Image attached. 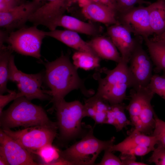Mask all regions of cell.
Listing matches in <instances>:
<instances>
[{
    "label": "cell",
    "instance_id": "6da1fadb",
    "mask_svg": "<svg viewBox=\"0 0 165 165\" xmlns=\"http://www.w3.org/2000/svg\"><path fill=\"white\" fill-rule=\"evenodd\" d=\"M45 65L44 80L50 89L48 94L53 105L74 90L79 89L88 97L94 94L93 90L86 88L84 80L78 75V69L72 63L68 55L62 54L55 60L45 63Z\"/></svg>",
    "mask_w": 165,
    "mask_h": 165
},
{
    "label": "cell",
    "instance_id": "7a4b0ae2",
    "mask_svg": "<svg viewBox=\"0 0 165 165\" xmlns=\"http://www.w3.org/2000/svg\"><path fill=\"white\" fill-rule=\"evenodd\" d=\"M2 129L19 127L25 128L38 125L58 127L50 119L41 106L32 103L24 96L18 97L0 116Z\"/></svg>",
    "mask_w": 165,
    "mask_h": 165
},
{
    "label": "cell",
    "instance_id": "3957f363",
    "mask_svg": "<svg viewBox=\"0 0 165 165\" xmlns=\"http://www.w3.org/2000/svg\"><path fill=\"white\" fill-rule=\"evenodd\" d=\"M101 70L106 75L102 78L99 74H94V77L98 83L95 94L110 105L123 103L126 98L127 90L133 86L128 64L122 59L114 69L109 70L104 68Z\"/></svg>",
    "mask_w": 165,
    "mask_h": 165
},
{
    "label": "cell",
    "instance_id": "277c9868",
    "mask_svg": "<svg viewBox=\"0 0 165 165\" xmlns=\"http://www.w3.org/2000/svg\"><path fill=\"white\" fill-rule=\"evenodd\" d=\"M52 109L56 112L60 142L68 144L81 138L90 127H85L82 122L84 117V106L78 101L68 102L64 99L53 105Z\"/></svg>",
    "mask_w": 165,
    "mask_h": 165
},
{
    "label": "cell",
    "instance_id": "5b68a950",
    "mask_svg": "<svg viewBox=\"0 0 165 165\" xmlns=\"http://www.w3.org/2000/svg\"><path fill=\"white\" fill-rule=\"evenodd\" d=\"M94 128L90 127L80 140L65 149L60 150V157L67 165H94L100 153L114 145L115 137L107 141L99 140L94 135Z\"/></svg>",
    "mask_w": 165,
    "mask_h": 165
},
{
    "label": "cell",
    "instance_id": "8992f818",
    "mask_svg": "<svg viewBox=\"0 0 165 165\" xmlns=\"http://www.w3.org/2000/svg\"><path fill=\"white\" fill-rule=\"evenodd\" d=\"M155 94L147 87L132 88L129 104L126 106L132 125L146 135L152 134L155 127L156 114L151 104Z\"/></svg>",
    "mask_w": 165,
    "mask_h": 165
},
{
    "label": "cell",
    "instance_id": "52a82bcc",
    "mask_svg": "<svg viewBox=\"0 0 165 165\" xmlns=\"http://www.w3.org/2000/svg\"><path fill=\"white\" fill-rule=\"evenodd\" d=\"M46 36V31L38 29L37 26H25L8 33L4 42L13 51L40 60L41 45Z\"/></svg>",
    "mask_w": 165,
    "mask_h": 165
},
{
    "label": "cell",
    "instance_id": "ba28073f",
    "mask_svg": "<svg viewBox=\"0 0 165 165\" xmlns=\"http://www.w3.org/2000/svg\"><path fill=\"white\" fill-rule=\"evenodd\" d=\"M43 73L27 74L19 70L14 62V56L12 54L9 65V80L15 82L18 90L17 98L24 96L29 101L38 99L43 101L51 99L48 90L42 89L44 80Z\"/></svg>",
    "mask_w": 165,
    "mask_h": 165
},
{
    "label": "cell",
    "instance_id": "9c48e42d",
    "mask_svg": "<svg viewBox=\"0 0 165 165\" xmlns=\"http://www.w3.org/2000/svg\"><path fill=\"white\" fill-rule=\"evenodd\" d=\"M7 135L15 140L31 154L48 144H52L57 135L58 127L38 125L13 131L2 129Z\"/></svg>",
    "mask_w": 165,
    "mask_h": 165
},
{
    "label": "cell",
    "instance_id": "30bf717a",
    "mask_svg": "<svg viewBox=\"0 0 165 165\" xmlns=\"http://www.w3.org/2000/svg\"><path fill=\"white\" fill-rule=\"evenodd\" d=\"M129 63L128 69L133 83L132 88L147 87L153 75V63L150 57L139 43Z\"/></svg>",
    "mask_w": 165,
    "mask_h": 165
},
{
    "label": "cell",
    "instance_id": "8fae6325",
    "mask_svg": "<svg viewBox=\"0 0 165 165\" xmlns=\"http://www.w3.org/2000/svg\"><path fill=\"white\" fill-rule=\"evenodd\" d=\"M43 3L40 0L27 1L12 9L0 12V28L11 32L25 26L30 16Z\"/></svg>",
    "mask_w": 165,
    "mask_h": 165
},
{
    "label": "cell",
    "instance_id": "7c38bea8",
    "mask_svg": "<svg viewBox=\"0 0 165 165\" xmlns=\"http://www.w3.org/2000/svg\"><path fill=\"white\" fill-rule=\"evenodd\" d=\"M0 156L4 157L9 165H38L32 154L15 140L0 130Z\"/></svg>",
    "mask_w": 165,
    "mask_h": 165
},
{
    "label": "cell",
    "instance_id": "4fadbf2b",
    "mask_svg": "<svg viewBox=\"0 0 165 165\" xmlns=\"http://www.w3.org/2000/svg\"><path fill=\"white\" fill-rule=\"evenodd\" d=\"M116 17L119 23L126 27L131 33L143 37L152 34L148 6L135 7Z\"/></svg>",
    "mask_w": 165,
    "mask_h": 165
},
{
    "label": "cell",
    "instance_id": "5bb4252c",
    "mask_svg": "<svg viewBox=\"0 0 165 165\" xmlns=\"http://www.w3.org/2000/svg\"><path fill=\"white\" fill-rule=\"evenodd\" d=\"M107 33L118 50L122 60L128 64L130 57L138 43L131 36V33L123 25H112L107 30Z\"/></svg>",
    "mask_w": 165,
    "mask_h": 165
},
{
    "label": "cell",
    "instance_id": "9a60e30c",
    "mask_svg": "<svg viewBox=\"0 0 165 165\" xmlns=\"http://www.w3.org/2000/svg\"><path fill=\"white\" fill-rule=\"evenodd\" d=\"M82 11L86 18L91 20L107 25L119 24L114 10L100 2H88L82 5Z\"/></svg>",
    "mask_w": 165,
    "mask_h": 165
},
{
    "label": "cell",
    "instance_id": "2e32d148",
    "mask_svg": "<svg viewBox=\"0 0 165 165\" xmlns=\"http://www.w3.org/2000/svg\"><path fill=\"white\" fill-rule=\"evenodd\" d=\"M58 27L94 37L99 35L101 31L100 28L94 24L86 22L73 16L65 14L57 19L48 28L50 31H51L56 29Z\"/></svg>",
    "mask_w": 165,
    "mask_h": 165
},
{
    "label": "cell",
    "instance_id": "e0dca14e",
    "mask_svg": "<svg viewBox=\"0 0 165 165\" xmlns=\"http://www.w3.org/2000/svg\"><path fill=\"white\" fill-rule=\"evenodd\" d=\"M46 36L55 38L76 51L87 52L97 56L88 42L84 41L77 32L67 29H55L46 31Z\"/></svg>",
    "mask_w": 165,
    "mask_h": 165
},
{
    "label": "cell",
    "instance_id": "ac0fdd59",
    "mask_svg": "<svg viewBox=\"0 0 165 165\" xmlns=\"http://www.w3.org/2000/svg\"><path fill=\"white\" fill-rule=\"evenodd\" d=\"M88 42L92 49L101 59L113 61L117 63L121 61L120 53L109 37L98 35L94 37Z\"/></svg>",
    "mask_w": 165,
    "mask_h": 165
},
{
    "label": "cell",
    "instance_id": "d6986e66",
    "mask_svg": "<svg viewBox=\"0 0 165 165\" xmlns=\"http://www.w3.org/2000/svg\"><path fill=\"white\" fill-rule=\"evenodd\" d=\"M158 143V141L154 136L147 135L134 128L123 141L117 144H114L108 149L112 152L121 153L128 148L137 145H145L155 148Z\"/></svg>",
    "mask_w": 165,
    "mask_h": 165
},
{
    "label": "cell",
    "instance_id": "ffe728a7",
    "mask_svg": "<svg viewBox=\"0 0 165 165\" xmlns=\"http://www.w3.org/2000/svg\"><path fill=\"white\" fill-rule=\"evenodd\" d=\"M148 7L152 33L159 35L165 31V1L158 0Z\"/></svg>",
    "mask_w": 165,
    "mask_h": 165
},
{
    "label": "cell",
    "instance_id": "44dd1931",
    "mask_svg": "<svg viewBox=\"0 0 165 165\" xmlns=\"http://www.w3.org/2000/svg\"><path fill=\"white\" fill-rule=\"evenodd\" d=\"M150 57L155 65V71L165 72V41H154L144 37Z\"/></svg>",
    "mask_w": 165,
    "mask_h": 165
},
{
    "label": "cell",
    "instance_id": "7402d4cb",
    "mask_svg": "<svg viewBox=\"0 0 165 165\" xmlns=\"http://www.w3.org/2000/svg\"><path fill=\"white\" fill-rule=\"evenodd\" d=\"M126 106L122 103L110 105L108 111L105 124L114 126L117 131L122 130L129 125H132L126 115Z\"/></svg>",
    "mask_w": 165,
    "mask_h": 165
},
{
    "label": "cell",
    "instance_id": "603a6c76",
    "mask_svg": "<svg viewBox=\"0 0 165 165\" xmlns=\"http://www.w3.org/2000/svg\"><path fill=\"white\" fill-rule=\"evenodd\" d=\"M88 111L95 115L93 119L97 124H105L110 105L101 97L95 94L85 101Z\"/></svg>",
    "mask_w": 165,
    "mask_h": 165
},
{
    "label": "cell",
    "instance_id": "cb8c5ba5",
    "mask_svg": "<svg viewBox=\"0 0 165 165\" xmlns=\"http://www.w3.org/2000/svg\"><path fill=\"white\" fill-rule=\"evenodd\" d=\"M13 52L8 46L0 45V94L12 91L7 88V84L9 80V59Z\"/></svg>",
    "mask_w": 165,
    "mask_h": 165
},
{
    "label": "cell",
    "instance_id": "d4e9b609",
    "mask_svg": "<svg viewBox=\"0 0 165 165\" xmlns=\"http://www.w3.org/2000/svg\"><path fill=\"white\" fill-rule=\"evenodd\" d=\"M73 64L77 69L86 71L99 68L101 59L91 53L79 51L75 52L72 57Z\"/></svg>",
    "mask_w": 165,
    "mask_h": 165
},
{
    "label": "cell",
    "instance_id": "484cf974",
    "mask_svg": "<svg viewBox=\"0 0 165 165\" xmlns=\"http://www.w3.org/2000/svg\"><path fill=\"white\" fill-rule=\"evenodd\" d=\"M60 150L52 145H46L38 150L35 153L42 161L40 165H52L60 157Z\"/></svg>",
    "mask_w": 165,
    "mask_h": 165
},
{
    "label": "cell",
    "instance_id": "4316f807",
    "mask_svg": "<svg viewBox=\"0 0 165 165\" xmlns=\"http://www.w3.org/2000/svg\"><path fill=\"white\" fill-rule=\"evenodd\" d=\"M116 17L135 7L138 4H148V2L144 0H112Z\"/></svg>",
    "mask_w": 165,
    "mask_h": 165
},
{
    "label": "cell",
    "instance_id": "83f0119b",
    "mask_svg": "<svg viewBox=\"0 0 165 165\" xmlns=\"http://www.w3.org/2000/svg\"><path fill=\"white\" fill-rule=\"evenodd\" d=\"M147 87L165 100V75H153Z\"/></svg>",
    "mask_w": 165,
    "mask_h": 165
},
{
    "label": "cell",
    "instance_id": "f1b7e54d",
    "mask_svg": "<svg viewBox=\"0 0 165 165\" xmlns=\"http://www.w3.org/2000/svg\"><path fill=\"white\" fill-rule=\"evenodd\" d=\"M157 145L149 158L148 162L156 165H165V146L159 143Z\"/></svg>",
    "mask_w": 165,
    "mask_h": 165
},
{
    "label": "cell",
    "instance_id": "f546056e",
    "mask_svg": "<svg viewBox=\"0 0 165 165\" xmlns=\"http://www.w3.org/2000/svg\"><path fill=\"white\" fill-rule=\"evenodd\" d=\"M155 127L151 135L154 136L158 141L165 146V122L155 116Z\"/></svg>",
    "mask_w": 165,
    "mask_h": 165
},
{
    "label": "cell",
    "instance_id": "4dcf8cb0",
    "mask_svg": "<svg viewBox=\"0 0 165 165\" xmlns=\"http://www.w3.org/2000/svg\"><path fill=\"white\" fill-rule=\"evenodd\" d=\"M155 148L145 145H137L128 148L121 152V155L142 156L153 151Z\"/></svg>",
    "mask_w": 165,
    "mask_h": 165
},
{
    "label": "cell",
    "instance_id": "1f68e13d",
    "mask_svg": "<svg viewBox=\"0 0 165 165\" xmlns=\"http://www.w3.org/2000/svg\"><path fill=\"white\" fill-rule=\"evenodd\" d=\"M108 149L104 150V155L100 162L96 164L97 165H123L120 158L115 155L112 152L109 151Z\"/></svg>",
    "mask_w": 165,
    "mask_h": 165
},
{
    "label": "cell",
    "instance_id": "d6a6232c",
    "mask_svg": "<svg viewBox=\"0 0 165 165\" xmlns=\"http://www.w3.org/2000/svg\"><path fill=\"white\" fill-rule=\"evenodd\" d=\"M24 2L22 0H0V12L12 9Z\"/></svg>",
    "mask_w": 165,
    "mask_h": 165
},
{
    "label": "cell",
    "instance_id": "836d02e7",
    "mask_svg": "<svg viewBox=\"0 0 165 165\" xmlns=\"http://www.w3.org/2000/svg\"><path fill=\"white\" fill-rule=\"evenodd\" d=\"M17 98V93L12 90L7 95L0 94V116L4 107L9 103Z\"/></svg>",
    "mask_w": 165,
    "mask_h": 165
},
{
    "label": "cell",
    "instance_id": "e575fe53",
    "mask_svg": "<svg viewBox=\"0 0 165 165\" xmlns=\"http://www.w3.org/2000/svg\"><path fill=\"white\" fill-rule=\"evenodd\" d=\"M120 159L123 165H147L146 163L137 161L136 156L130 155H121Z\"/></svg>",
    "mask_w": 165,
    "mask_h": 165
},
{
    "label": "cell",
    "instance_id": "d590c367",
    "mask_svg": "<svg viewBox=\"0 0 165 165\" xmlns=\"http://www.w3.org/2000/svg\"><path fill=\"white\" fill-rule=\"evenodd\" d=\"M91 1L100 2L111 7L114 10L112 0H91Z\"/></svg>",
    "mask_w": 165,
    "mask_h": 165
},
{
    "label": "cell",
    "instance_id": "8d00e7d4",
    "mask_svg": "<svg viewBox=\"0 0 165 165\" xmlns=\"http://www.w3.org/2000/svg\"><path fill=\"white\" fill-rule=\"evenodd\" d=\"M151 39L154 41H165V31L159 35H156Z\"/></svg>",
    "mask_w": 165,
    "mask_h": 165
},
{
    "label": "cell",
    "instance_id": "74e56055",
    "mask_svg": "<svg viewBox=\"0 0 165 165\" xmlns=\"http://www.w3.org/2000/svg\"><path fill=\"white\" fill-rule=\"evenodd\" d=\"M0 165H9L5 158L2 156H0Z\"/></svg>",
    "mask_w": 165,
    "mask_h": 165
},
{
    "label": "cell",
    "instance_id": "f35d334b",
    "mask_svg": "<svg viewBox=\"0 0 165 165\" xmlns=\"http://www.w3.org/2000/svg\"><path fill=\"white\" fill-rule=\"evenodd\" d=\"M22 0L24 2H25L27 1L28 0ZM40 0L41 1V0Z\"/></svg>",
    "mask_w": 165,
    "mask_h": 165
},
{
    "label": "cell",
    "instance_id": "ab89813d",
    "mask_svg": "<svg viewBox=\"0 0 165 165\" xmlns=\"http://www.w3.org/2000/svg\"><path fill=\"white\" fill-rule=\"evenodd\" d=\"M163 0V1H165V0Z\"/></svg>",
    "mask_w": 165,
    "mask_h": 165
},
{
    "label": "cell",
    "instance_id": "60d3db41",
    "mask_svg": "<svg viewBox=\"0 0 165 165\" xmlns=\"http://www.w3.org/2000/svg\"></svg>",
    "mask_w": 165,
    "mask_h": 165
}]
</instances>
